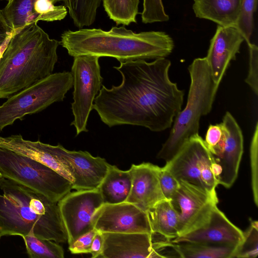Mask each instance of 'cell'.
<instances>
[{
	"label": "cell",
	"instance_id": "4",
	"mask_svg": "<svg viewBox=\"0 0 258 258\" xmlns=\"http://www.w3.org/2000/svg\"><path fill=\"white\" fill-rule=\"evenodd\" d=\"M60 44L37 23L14 32L0 61V99H8L52 74Z\"/></svg>",
	"mask_w": 258,
	"mask_h": 258
},
{
	"label": "cell",
	"instance_id": "25",
	"mask_svg": "<svg viewBox=\"0 0 258 258\" xmlns=\"http://www.w3.org/2000/svg\"><path fill=\"white\" fill-rule=\"evenodd\" d=\"M109 18L117 25L136 23L140 0H102Z\"/></svg>",
	"mask_w": 258,
	"mask_h": 258
},
{
	"label": "cell",
	"instance_id": "26",
	"mask_svg": "<svg viewBox=\"0 0 258 258\" xmlns=\"http://www.w3.org/2000/svg\"><path fill=\"white\" fill-rule=\"evenodd\" d=\"M30 258H63L64 251L57 243L37 237L33 231L22 237Z\"/></svg>",
	"mask_w": 258,
	"mask_h": 258
},
{
	"label": "cell",
	"instance_id": "3",
	"mask_svg": "<svg viewBox=\"0 0 258 258\" xmlns=\"http://www.w3.org/2000/svg\"><path fill=\"white\" fill-rule=\"evenodd\" d=\"M68 242L57 203L16 181L0 177V235Z\"/></svg>",
	"mask_w": 258,
	"mask_h": 258
},
{
	"label": "cell",
	"instance_id": "29",
	"mask_svg": "<svg viewBox=\"0 0 258 258\" xmlns=\"http://www.w3.org/2000/svg\"><path fill=\"white\" fill-rule=\"evenodd\" d=\"M141 18L144 24L166 22L169 19L164 10L162 0H143Z\"/></svg>",
	"mask_w": 258,
	"mask_h": 258
},
{
	"label": "cell",
	"instance_id": "17",
	"mask_svg": "<svg viewBox=\"0 0 258 258\" xmlns=\"http://www.w3.org/2000/svg\"><path fill=\"white\" fill-rule=\"evenodd\" d=\"M244 41L243 36L236 27L217 26L205 57L212 79L218 86L230 61L235 59Z\"/></svg>",
	"mask_w": 258,
	"mask_h": 258
},
{
	"label": "cell",
	"instance_id": "40",
	"mask_svg": "<svg viewBox=\"0 0 258 258\" xmlns=\"http://www.w3.org/2000/svg\"><path fill=\"white\" fill-rule=\"evenodd\" d=\"M1 235H0V238H1Z\"/></svg>",
	"mask_w": 258,
	"mask_h": 258
},
{
	"label": "cell",
	"instance_id": "5",
	"mask_svg": "<svg viewBox=\"0 0 258 258\" xmlns=\"http://www.w3.org/2000/svg\"><path fill=\"white\" fill-rule=\"evenodd\" d=\"M188 69L190 85L186 105L175 116L169 135L157 155L166 162L190 138L199 135L200 119L211 111L219 87L212 79L206 57L195 59Z\"/></svg>",
	"mask_w": 258,
	"mask_h": 258
},
{
	"label": "cell",
	"instance_id": "39",
	"mask_svg": "<svg viewBox=\"0 0 258 258\" xmlns=\"http://www.w3.org/2000/svg\"><path fill=\"white\" fill-rule=\"evenodd\" d=\"M0 1H2V0H0ZM6 1H9V0H6Z\"/></svg>",
	"mask_w": 258,
	"mask_h": 258
},
{
	"label": "cell",
	"instance_id": "15",
	"mask_svg": "<svg viewBox=\"0 0 258 258\" xmlns=\"http://www.w3.org/2000/svg\"><path fill=\"white\" fill-rule=\"evenodd\" d=\"M59 0H9L3 10L7 21L13 30L39 21L53 22L63 19L67 15L64 6H56Z\"/></svg>",
	"mask_w": 258,
	"mask_h": 258
},
{
	"label": "cell",
	"instance_id": "7",
	"mask_svg": "<svg viewBox=\"0 0 258 258\" xmlns=\"http://www.w3.org/2000/svg\"><path fill=\"white\" fill-rule=\"evenodd\" d=\"M0 174L57 203L72 189L71 181L28 156L0 146Z\"/></svg>",
	"mask_w": 258,
	"mask_h": 258
},
{
	"label": "cell",
	"instance_id": "20",
	"mask_svg": "<svg viewBox=\"0 0 258 258\" xmlns=\"http://www.w3.org/2000/svg\"><path fill=\"white\" fill-rule=\"evenodd\" d=\"M241 7V0H194L192 10L197 18L236 28Z\"/></svg>",
	"mask_w": 258,
	"mask_h": 258
},
{
	"label": "cell",
	"instance_id": "27",
	"mask_svg": "<svg viewBox=\"0 0 258 258\" xmlns=\"http://www.w3.org/2000/svg\"><path fill=\"white\" fill-rule=\"evenodd\" d=\"M258 254V222L250 219L249 227L243 231V238L236 246L232 258H255Z\"/></svg>",
	"mask_w": 258,
	"mask_h": 258
},
{
	"label": "cell",
	"instance_id": "14",
	"mask_svg": "<svg viewBox=\"0 0 258 258\" xmlns=\"http://www.w3.org/2000/svg\"><path fill=\"white\" fill-rule=\"evenodd\" d=\"M50 148L72 175V189L81 190L97 188L109 165L105 159L94 157L87 151H69L59 144L50 145Z\"/></svg>",
	"mask_w": 258,
	"mask_h": 258
},
{
	"label": "cell",
	"instance_id": "9",
	"mask_svg": "<svg viewBox=\"0 0 258 258\" xmlns=\"http://www.w3.org/2000/svg\"><path fill=\"white\" fill-rule=\"evenodd\" d=\"M71 69L73 78V102L71 109L74 119L71 123L76 135L87 132L88 119L93 109L94 101L102 87L99 57L91 55L74 57Z\"/></svg>",
	"mask_w": 258,
	"mask_h": 258
},
{
	"label": "cell",
	"instance_id": "30",
	"mask_svg": "<svg viewBox=\"0 0 258 258\" xmlns=\"http://www.w3.org/2000/svg\"><path fill=\"white\" fill-rule=\"evenodd\" d=\"M258 123L256 122L250 147L251 188L254 203L258 206Z\"/></svg>",
	"mask_w": 258,
	"mask_h": 258
},
{
	"label": "cell",
	"instance_id": "36",
	"mask_svg": "<svg viewBox=\"0 0 258 258\" xmlns=\"http://www.w3.org/2000/svg\"><path fill=\"white\" fill-rule=\"evenodd\" d=\"M103 245V238L102 233L97 231L92 243L90 252L92 257L95 258L100 256Z\"/></svg>",
	"mask_w": 258,
	"mask_h": 258
},
{
	"label": "cell",
	"instance_id": "12",
	"mask_svg": "<svg viewBox=\"0 0 258 258\" xmlns=\"http://www.w3.org/2000/svg\"><path fill=\"white\" fill-rule=\"evenodd\" d=\"M179 181V188L171 202L179 213L180 236L204 226L218 199L217 194L186 181Z\"/></svg>",
	"mask_w": 258,
	"mask_h": 258
},
{
	"label": "cell",
	"instance_id": "32",
	"mask_svg": "<svg viewBox=\"0 0 258 258\" xmlns=\"http://www.w3.org/2000/svg\"><path fill=\"white\" fill-rule=\"evenodd\" d=\"M158 176L162 191L165 199L172 201L179 186V181L164 167H159Z\"/></svg>",
	"mask_w": 258,
	"mask_h": 258
},
{
	"label": "cell",
	"instance_id": "13",
	"mask_svg": "<svg viewBox=\"0 0 258 258\" xmlns=\"http://www.w3.org/2000/svg\"><path fill=\"white\" fill-rule=\"evenodd\" d=\"M93 224L102 233L153 234L147 212L127 202L103 204L94 213Z\"/></svg>",
	"mask_w": 258,
	"mask_h": 258
},
{
	"label": "cell",
	"instance_id": "33",
	"mask_svg": "<svg viewBox=\"0 0 258 258\" xmlns=\"http://www.w3.org/2000/svg\"><path fill=\"white\" fill-rule=\"evenodd\" d=\"M249 59V70L245 82L250 86L255 95L258 94V48L252 43H247Z\"/></svg>",
	"mask_w": 258,
	"mask_h": 258
},
{
	"label": "cell",
	"instance_id": "24",
	"mask_svg": "<svg viewBox=\"0 0 258 258\" xmlns=\"http://www.w3.org/2000/svg\"><path fill=\"white\" fill-rule=\"evenodd\" d=\"M63 1L74 24L81 29L94 23L102 0Z\"/></svg>",
	"mask_w": 258,
	"mask_h": 258
},
{
	"label": "cell",
	"instance_id": "6",
	"mask_svg": "<svg viewBox=\"0 0 258 258\" xmlns=\"http://www.w3.org/2000/svg\"><path fill=\"white\" fill-rule=\"evenodd\" d=\"M71 72L51 74L8 98L0 105V132L25 115L42 111L52 104L62 101L73 87Z\"/></svg>",
	"mask_w": 258,
	"mask_h": 258
},
{
	"label": "cell",
	"instance_id": "10",
	"mask_svg": "<svg viewBox=\"0 0 258 258\" xmlns=\"http://www.w3.org/2000/svg\"><path fill=\"white\" fill-rule=\"evenodd\" d=\"M103 204L98 188L70 191L57 202L69 245L94 229L93 215Z\"/></svg>",
	"mask_w": 258,
	"mask_h": 258
},
{
	"label": "cell",
	"instance_id": "22",
	"mask_svg": "<svg viewBox=\"0 0 258 258\" xmlns=\"http://www.w3.org/2000/svg\"><path fill=\"white\" fill-rule=\"evenodd\" d=\"M132 186L129 170H122L109 164L107 172L98 186L103 204H116L126 202Z\"/></svg>",
	"mask_w": 258,
	"mask_h": 258
},
{
	"label": "cell",
	"instance_id": "21",
	"mask_svg": "<svg viewBox=\"0 0 258 258\" xmlns=\"http://www.w3.org/2000/svg\"><path fill=\"white\" fill-rule=\"evenodd\" d=\"M152 233L172 240L179 236V213L171 201L162 200L147 211Z\"/></svg>",
	"mask_w": 258,
	"mask_h": 258
},
{
	"label": "cell",
	"instance_id": "23",
	"mask_svg": "<svg viewBox=\"0 0 258 258\" xmlns=\"http://www.w3.org/2000/svg\"><path fill=\"white\" fill-rule=\"evenodd\" d=\"M236 246L198 242H179L173 243L172 248L178 257L182 258H232Z\"/></svg>",
	"mask_w": 258,
	"mask_h": 258
},
{
	"label": "cell",
	"instance_id": "16",
	"mask_svg": "<svg viewBox=\"0 0 258 258\" xmlns=\"http://www.w3.org/2000/svg\"><path fill=\"white\" fill-rule=\"evenodd\" d=\"M220 123L223 132V149L220 156L215 159L219 184L229 188L237 177L243 152V138L240 126L229 112H226Z\"/></svg>",
	"mask_w": 258,
	"mask_h": 258
},
{
	"label": "cell",
	"instance_id": "11",
	"mask_svg": "<svg viewBox=\"0 0 258 258\" xmlns=\"http://www.w3.org/2000/svg\"><path fill=\"white\" fill-rule=\"evenodd\" d=\"M103 245L101 257L105 258L167 257L163 250L173 243L163 236L157 238L148 233H102Z\"/></svg>",
	"mask_w": 258,
	"mask_h": 258
},
{
	"label": "cell",
	"instance_id": "2",
	"mask_svg": "<svg viewBox=\"0 0 258 258\" xmlns=\"http://www.w3.org/2000/svg\"><path fill=\"white\" fill-rule=\"evenodd\" d=\"M60 42L72 56L111 57L120 62L166 57L174 48L173 40L165 32L136 33L123 26L113 27L109 31L68 30L62 33Z\"/></svg>",
	"mask_w": 258,
	"mask_h": 258
},
{
	"label": "cell",
	"instance_id": "35",
	"mask_svg": "<svg viewBox=\"0 0 258 258\" xmlns=\"http://www.w3.org/2000/svg\"><path fill=\"white\" fill-rule=\"evenodd\" d=\"M14 32L9 25L3 10H0V46L10 38Z\"/></svg>",
	"mask_w": 258,
	"mask_h": 258
},
{
	"label": "cell",
	"instance_id": "1",
	"mask_svg": "<svg viewBox=\"0 0 258 258\" xmlns=\"http://www.w3.org/2000/svg\"><path fill=\"white\" fill-rule=\"evenodd\" d=\"M170 66L165 57L120 62L114 68L121 76L120 84L110 89L102 85L93 109L110 127L127 124L156 132L170 128L184 97L183 91L169 78Z\"/></svg>",
	"mask_w": 258,
	"mask_h": 258
},
{
	"label": "cell",
	"instance_id": "28",
	"mask_svg": "<svg viewBox=\"0 0 258 258\" xmlns=\"http://www.w3.org/2000/svg\"><path fill=\"white\" fill-rule=\"evenodd\" d=\"M257 2V0H241V11L236 28L247 44L250 42L253 27V14L256 9Z\"/></svg>",
	"mask_w": 258,
	"mask_h": 258
},
{
	"label": "cell",
	"instance_id": "18",
	"mask_svg": "<svg viewBox=\"0 0 258 258\" xmlns=\"http://www.w3.org/2000/svg\"><path fill=\"white\" fill-rule=\"evenodd\" d=\"M242 238L243 231L231 223L216 206L204 226L177 237L171 242L237 245Z\"/></svg>",
	"mask_w": 258,
	"mask_h": 258
},
{
	"label": "cell",
	"instance_id": "31",
	"mask_svg": "<svg viewBox=\"0 0 258 258\" xmlns=\"http://www.w3.org/2000/svg\"><path fill=\"white\" fill-rule=\"evenodd\" d=\"M204 141L214 158L220 156L223 142V132L221 123L209 125Z\"/></svg>",
	"mask_w": 258,
	"mask_h": 258
},
{
	"label": "cell",
	"instance_id": "34",
	"mask_svg": "<svg viewBox=\"0 0 258 258\" xmlns=\"http://www.w3.org/2000/svg\"><path fill=\"white\" fill-rule=\"evenodd\" d=\"M97 232L95 229L84 234L69 245V249L73 254L90 253L94 237Z\"/></svg>",
	"mask_w": 258,
	"mask_h": 258
},
{
	"label": "cell",
	"instance_id": "37",
	"mask_svg": "<svg viewBox=\"0 0 258 258\" xmlns=\"http://www.w3.org/2000/svg\"><path fill=\"white\" fill-rule=\"evenodd\" d=\"M10 38H9L8 40H7L1 46H0V61H1L2 58L3 56V54H4V52H5V49H6L7 46V45L8 44V42H9Z\"/></svg>",
	"mask_w": 258,
	"mask_h": 258
},
{
	"label": "cell",
	"instance_id": "38",
	"mask_svg": "<svg viewBox=\"0 0 258 258\" xmlns=\"http://www.w3.org/2000/svg\"><path fill=\"white\" fill-rule=\"evenodd\" d=\"M2 176L1 174H0V177Z\"/></svg>",
	"mask_w": 258,
	"mask_h": 258
},
{
	"label": "cell",
	"instance_id": "19",
	"mask_svg": "<svg viewBox=\"0 0 258 258\" xmlns=\"http://www.w3.org/2000/svg\"><path fill=\"white\" fill-rule=\"evenodd\" d=\"M159 166L151 163L132 164L128 169L132 186L126 202L147 211L159 202L166 200L161 190Z\"/></svg>",
	"mask_w": 258,
	"mask_h": 258
},
{
	"label": "cell",
	"instance_id": "8",
	"mask_svg": "<svg viewBox=\"0 0 258 258\" xmlns=\"http://www.w3.org/2000/svg\"><path fill=\"white\" fill-rule=\"evenodd\" d=\"M164 167L178 180L216 194L215 188L219 184L217 164L199 135L190 138Z\"/></svg>",
	"mask_w": 258,
	"mask_h": 258
}]
</instances>
